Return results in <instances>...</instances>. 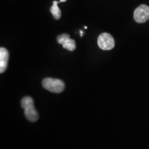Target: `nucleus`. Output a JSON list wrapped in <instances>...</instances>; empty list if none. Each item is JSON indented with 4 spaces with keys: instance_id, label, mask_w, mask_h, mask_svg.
<instances>
[{
    "instance_id": "obj_1",
    "label": "nucleus",
    "mask_w": 149,
    "mask_h": 149,
    "mask_svg": "<svg viewBox=\"0 0 149 149\" xmlns=\"http://www.w3.org/2000/svg\"><path fill=\"white\" fill-rule=\"evenodd\" d=\"M22 107L24 109V115L28 120L35 122L38 120L39 115L35 109L34 102L31 97H25L22 100Z\"/></svg>"
},
{
    "instance_id": "obj_2",
    "label": "nucleus",
    "mask_w": 149,
    "mask_h": 149,
    "mask_svg": "<svg viewBox=\"0 0 149 149\" xmlns=\"http://www.w3.org/2000/svg\"><path fill=\"white\" fill-rule=\"evenodd\" d=\"M42 86L46 90L55 93H60L63 92L65 88L64 81L59 79L53 78H45L42 81Z\"/></svg>"
},
{
    "instance_id": "obj_3",
    "label": "nucleus",
    "mask_w": 149,
    "mask_h": 149,
    "mask_svg": "<svg viewBox=\"0 0 149 149\" xmlns=\"http://www.w3.org/2000/svg\"><path fill=\"white\" fill-rule=\"evenodd\" d=\"M97 44L99 47L104 51H109L115 47V40L111 34L104 33L99 36Z\"/></svg>"
},
{
    "instance_id": "obj_4",
    "label": "nucleus",
    "mask_w": 149,
    "mask_h": 149,
    "mask_svg": "<svg viewBox=\"0 0 149 149\" xmlns=\"http://www.w3.org/2000/svg\"><path fill=\"white\" fill-rule=\"evenodd\" d=\"M134 19L137 23H144L149 19V7L142 4L139 6L134 11Z\"/></svg>"
},
{
    "instance_id": "obj_5",
    "label": "nucleus",
    "mask_w": 149,
    "mask_h": 149,
    "mask_svg": "<svg viewBox=\"0 0 149 149\" xmlns=\"http://www.w3.org/2000/svg\"><path fill=\"white\" fill-rule=\"evenodd\" d=\"M57 42L61 44L63 48H66L69 51H73L76 48V44L74 40L70 38L68 34H62L59 35L57 38Z\"/></svg>"
},
{
    "instance_id": "obj_6",
    "label": "nucleus",
    "mask_w": 149,
    "mask_h": 149,
    "mask_svg": "<svg viewBox=\"0 0 149 149\" xmlns=\"http://www.w3.org/2000/svg\"><path fill=\"white\" fill-rule=\"evenodd\" d=\"M9 59L8 51L5 48H0V72L3 73L6 70Z\"/></svg>"
},
{
    "instance_id": "obj_7",
    "label": "nucleus",
    "mask_w": 149,
    "mask_h": 149,
    "mask_svg": "<svg viewBox=\"0 0 149 149\" xmlns=\"http://www.w3.org/2000/svg\"><path fill=\"white\" fill-rule=\"evenodd\" d=\"M59 3L60 2L57 1H54L53 2V6H52L51 8V13L55 19H59L61 16V10L58 6Z\"/></svg>"
},
{
    "instance_id": "obj_8",
    "label": "nucleus",
    "mask_w": 149,
    "mask_h": 149,
    "mask_svg": "<svg viewBox=\"0 0 149 149\" xmlns=\"http://www.w3.org/2000/svg\"><path fill=\"white\" fill-rule=\"evenodd\" d=\"M65 1H66V0H60L59 2H65Z\"/></svg>"
},
{
    "instance_id": "obj_9",
    "label": "nucleus",
    "mask_w": 149,
    "mask_h": 149,
    "mask_svg": "<svg viewBox=\"0 0 149 149\" xmlns=\"http://www.w3.org/2000/svg\"><path fill=\"white\" fill-rule=\"evenodd\" d=\"M80 33H81V37L83 36V31H80Z\"/></svg>"
}]
</instances>
